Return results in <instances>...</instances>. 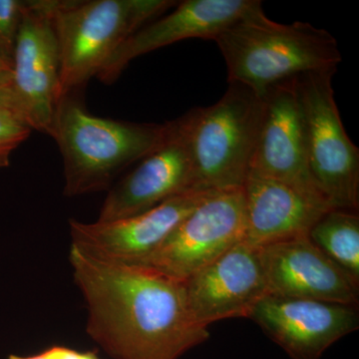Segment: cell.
Wrapping results in <instances>:
<instances>
[{"mask_svg": "<svg viewBox=\"0 0 359 359\" xmlns=\"http://www.w3.org/2000/svg\"><path fill=\"white\" fill-rule=\"evenodd\" d=\"M294 79L273 85L263 94V120L250 173L280 182L332 208L309 170Z\"/></svg>", "mask_w": 359, "mask_h": 359, "instance_id": "11", "label": "cell"}, {"mask_svg": "<svg viewBox=\"0 0 359 359\" xmlns=\"http://www.w3.org/2000/svg\"><path fill=\"white\" fill-rule=\"evenodd\" d=\"M25 2L22 0H0V58L11 67Z\"/></svg>", "mask_w": 359, "mask_h": 359, "instance_id": "18", "label": "cell"}, {"mask_svg": "<svg viewBox=\"0 0 359 359\" xmlns=\"http://www.w3.org/2000/svg\"><path fill=\"white\" fill-rule=\"evenodd\" d=\"M7 359H101L94 351H79L66 346H51L30 356L11 355Z\"/></svg>", "mask_w": 359, "mask_h": 359, "instance_id": "20", "label": "cell"}, {"mask_svg": "<svg viewBox=\"0 0 359 359\" xmlns=\"http://www.w3.org/2000/svg\"><path fill=\"white\" fill-rule=\"evenodd\" d=\"M337 71L294 79L311 176L334 209L358 212L359 150L347 135L335 102Z\"/></svg>", "mask_w": 359, "mask_h": 359, "instance_id": "6", "label": "cell"}, {"mask_svg": "<svg viewBox=\"0 0 359 359\" xmlns=\"http://www.w3.org/2000/svg\"><path fill=\"white\" fill-rule=\"evenodd\" d=\"M32 131L13 111L0 108V169L9 166L13 151L27 140Z\"/></svg>", "mask_w": 359, "mask_h": 359, "instance_id": "19", "label": "cell"}, {"mask_svg": "<svg viewBox=\"0 0 359 359\" xmlns=\"http://www.w3.org/2000/svg\"><path fill=\"white\" fill-rule=\"evenodd\" d=\"M13 78V67L0 58V86L8 87Z\"/></svg>", "mask_w": 359, "mask_h": 359, "instance_id": "22", "label": "cell"}, {"mask_svg": "<svg viewBox=\"0 0 359 359\" xmlns=\"http://www.w3.org/2000/svg\"><path fill=\"white\" fill-rule=\"evenodd\" d=\"M0 108L13 111V113H15L20 117L18 111H16L15 104H14L13 97L11 95L9 86H0Z\"/></svg>", "mask_w": 359, "mask_h": 359, "instance_id": "21", "label": "cell"}, {"mask_svg": "<svg viewBox=\"0 0 359 359\" xmlns=\"http://www.w3.org/2000/svg\"><path fill=\"white\" fill-rule=\"evenodd\" d=\"M87 334L112 359H179L210 339L193 318L184 283L140 264L112 263L71 245Z\"/></svg>", "mask_w": 359, "mask_h": 359, "instance_id": "1", "label": "cell"}, {"mask_svg": "<svg viewBox=\"0 0 359 359\" xmlns=\"http://www.w3.org/2000/svg\"><path fill=\"white\" fill-rule=\"evenodd\" d=\"M309 238L359 283V216L356 211L330 209L318 219Z\"/></svg>", "mask_w": 359, "mask_h": 359, "instance_id": "17", "label": "cell"}, {"mask_svg": "<svg viewBox=\"0 0 359 359\" xmlns=\"http://www.w3.org/2000/svg\"><path fill=\"white\" fill-rule=\"evenodd\" d=\"M195 320L204 327L230 318H249L268 295L259 249L242 242L184 282Z\"/></svg>", "mask_w": 359, "mask_h": 359, "instance_id": "14", "label": "cell"}, {"mask_svg": "<svg viewBox=\"0 0 359 359\" xmlns=\"http://www.w3.org/2000/svg\"><path fill=\"white\" fill-rule=\"evenodd\" d=\"M245 228L243 188L214 192L154 252L132 264L147 266L184 283L226 250L244 242Z\"/></svg>", "mask_w": 359, "mask_h": 359, "instance_id": "7", "label": "cell"}, {"mask_svg": "<svg viewBox=\"0 0 359 359\" xmlns=\"http://www.w3.org/2000/svg\"><path fill=\"white\" fill-rule=\"evenodd\" d=\"M9 89L21 119L32 130L50 136L61 97L60 50L52 0H26Z\"/></svg>", "mask_w": 359, "mask_h": 359, "instance_id": "8", "label": "cell"}, {"mask_svg": "<svg viewBox=\"0 0 359 359\" xmlns=\"http://www.w3.org/2000/svg\"><path fill=\"white\" fill-rule=\"evenodd\" d=\"M151 21L113 53L97 78L111 84L135 58L191 39L214 40L229 27L264 13L259 0H185Z\"/></svg>", "mask_w": 359, "mask_h": 359, "instance_id": "12", "label": "cell"}, {"mask_svg": "<svg viewBox=\"0 0 359 359\" xmlns=\"http://www.w3.org/2000/svg\"><path fill=\"white\" fill-rule=\"evenodd\" d=\"M268 294L358 306L359 283L309 236L259 249Z\"/></svg>", "mask_w": 359, "mask_h": 359, "instance_id": "15", "label": "cell"}, {"mask_svg": "<svg viewBox=\"0 0 359 359\" xmlns=\"http://www.w3.org/2000/svg\"><path fill=\"white\" fill-rule=\"evenodd\" d=\"M263 114V95L236 82L229 83L218 102L186 113L197 190L222 192L243 188L252 167Z\"/></svg>", "mask_w": 359, "mask_h": 359, "instance_id": "5", "label": "cell"}, {"mask_svg": "<svg viewBox=\"0 0 359 359\" xmlns=\"http://www.w3.org/2000/svg\"><path fill=\"white\" fill-rule=\"evenodd\" d=\"M249 318L292 359H320L359 328L358 306L269 294Z\"/></svg>", "mask_w": 359, "mask_h": 359, "instance_id": "13", "label": "cell"}, {"mask_svg": "<svg viewBox=\"0 0 359 359\" xmlns=\"http://www.w3.org/2000/svg\"><path fill=\"white\" fill-rule=\"evenodd\" d=\"M77 91L60 97L50 136L65 166V195L109 190L116 177L160 145L168 122L117 121L90 114Z\"/></svg>", "mask_w": 359, "mask_h": 359, "instance_id": "2", "label": "cell"}, {"mask_svg": "<svg viewBox=\"0 0 359 359\" xmlns=\"http://www.w3.org/2000/svg\"><path fill=\"white\" fill-rule=\"evenodd\" d=\"M228 71V81L263 95L273 85L306 73L337 70L342 57L327 30L295 21L282 25L261 13L236 23L214 39Z\"/></svg>", "mask_w": 359, "mask_h": 359, "instance_id": "3", "label": "cell"}, {"mask_svg": "<svg viewBox=\"0 0 359 359\" xmlns=\"http://www.w3.org/2000/svg\"><path fill=\"white\" fill-rule=\"evenodd\" d=\"M243 191L247 222L244 242L256 249L309 236L318 219L334 209L285 184L252 173Z\"/></svg>", "mask_w": 359, "mask_h": 359, "instance_id": "16", "label": "cell"}, {"mask_svg": "<svg viewBox=\"0 0 359 359\" xmlns=\"http://www.w3.org/2000/svg\"><path fill=\"white\" fill-rule=\"evenodd\" d=\"M197 190L185 115L168 122L160 145L108 192L97 221L128 218Z\"/></svg>", "mask_w": 359, "mask_h": 359, "instance_id": "9", "label": "cell"}, {"mask_svg": "<svg viewBox=\"0 0 359 359\" xmlns=\"http://www.w3.org/2000/svg\"><path fill=\"white\" fill-rule=\"evenodd\" d=\"M177 4L173 0H52L61 96L97 77L131 35Z\"/></svg>", "mask_w": 359, "mask_h": 359, "instance_id": "4", "label": "cell"}, {"mask_svg": "<svg viewBox=\"0 0 359 359\" xmlns=\"http://www.w3.org/2000/svg\"><path fill=\"white\" fill-rule=\"evenodd\" d=\"M215 191L192 190L153 209L110 222L70 219L71 245L112 263L135 264L149 256Z\"/></svg>", "mask_w": 359, "mask_h": 359, "instance_id": "10", "label": "cell"}]
</instances>
